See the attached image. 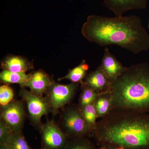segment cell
<instances>
[{
    "label": "cell",
    "mask_w": 149,
    "mask_h": 149,
    "mask_svg": "<svg viewBox=\"0 0 149 149\" xmlns=\"http://www.w3.org/2000/svg\"><path fill=\"white\" fill-rule=\"evenodd\" d=\"M12 130L3 121H0V143H2L8 136L12 133Z\"/></svg>",
    "instance_id": "7402d4cb"
},
{
    "label": "cell",
    "mask_w": 149,
    "mask_h": 149,
    "mask_svg": "<svg viewBox=\"0 0 149 149\" xmlns=\"http://www.w3.org/2000/svg\"><path fill=\"white\" fill-rule=\"evenodd\" d=\"M99 149H117L116 148L114 147L111 146H109L107 145H104L100 146Z\"/></svg>",
    "instance_id": "603a6c76"
},
{
    "label": "cell",
    "mask_w": 149,
    "mask_h": 149,
    "mask_svg": "<svg viewBox=\"0 0 149 149\" xmlns=\"http://www.w3.org/2000/svg\"><path fill=\"white\" fill-rule=\"evenodd\" d=\"M95 102L85 106L80 107L81 113L85 118V121L93 133L97 127V116Z\"/></svg>",
    "instance_id": "ac0fdd59"
},
{
    "label": "cell",
    "mask_w": 149,
    "mask_h": 149,
    "mask_svg": "<svg viewBox=\"0 0 149 149\" xmlns=\"http://www.w3.org/2000/svg\"><path fill=\"white\" fill-rule=\"evenodd\" d=\"M89 65L85 60H83L79 65L71 70L66 75L60 78L59 80L67 79L73 83H80L83 82L87 74Z\"/></svg>",
    "instance_id": "9a60e30c"
},
{
    "label": "cell",
    "mask_w": 149,
    "mask_h": 149,
    "mask_svg": "<svg viewBox=\"0 0 149 149\" xmlns=\"http://www.w3.org/2000/svg\"><path fill=\"white\" fill-rule=\"evenodd\" d=\"M14 97L13 90L7 85L0 87V104L1 106L8 104Z\"/></svg>",
    "instance_id": "44dd1931"
},
{
    "label": "cell",
    "mask_w": 149,
    "mask_h": 149,
    "mask_svg": "<svg viewBox=\"0 0 149 149\" xmlns=\"http://www.w3.org/2000/svg\"><path fill=\"white\" fill-rule=\"evenodd\" d=\"M93 134L100 146L149 149V114L113 110L97 122Z\"/></svg>",
    "instance_id": "7a4b0ae2"
},
{
    "label": "cell",
    "mask_w": 149,
    "mask_h": 149,
    "mask_svg": "<svg viewBox=\"0 0 149 149\" xmlns=\"http://www.w3.org/2000/svg\"><path fill=\"white\" fill-rule=\"evenodd\" d=\"M0 149H8L3 144H0Z\"/></svg>",
    "instance_id": "cb8c5ba5"
},
{
    "label": "cell",
    "mask_w": 149,
    "mask_h": 149,
    "mask_svg": "<svg viewBox=\"0 0 149 149\" xmlns=\"http://www.w3.org/2000/svg\"><path fill=\"white\" fill-rule=\"evenodd\" d=\"M83 37L101 47L116 45L137 54L149 49V35L136 15L109 17L90 15L81 29Z\"/></svg>",
    "instance_id": "6da1fadb"
},
{
    "label": "cell",
    "mask_w": 149,
    "mask_h": 149,
    "mask_svg": "<svg viewBox=\"0 0 149 149\" xmlns=\"http://www.w3.org/2000/svg\"><path fill=\"white\" fill-rule=\"evenodd\" d=\"M112 110L149 113V64L141 63L125 68L111 83Z\"/></svg>",
    "instance_id": "3957f363"
},
{
    "label": "cell",
    "mask_w": 149,
    "mask_h": 149,
    "mask_svg": "<svg viewBox=\"0 0 149 149\" xmlns=\"http://www.w3.org/2000/svg\"><path fill=\"white\" fill-rule=\"evenodd\" d=\"M1 120L8 126L14 133H20L24 123V111L21 102H10L2 106Z\"/></svg>",
    "instance_id": "8992f818"
},
{
    "label": "cell",
    "mask_w": 149,
    "mask_h": 149,
    "mask_svg": "<svg viewBox=\"0 0 149 149\" xmlns=\"http://www.w3.org/2000/svg\"><path fill=\"white\" fill-rule=\"evenodd\" d=\"M148 28H149V21L148 22Z\"/></svg>",
    "instance_id": "d4e9b609"
},
{
    "label": "cell",
    "mask_w": 149,
    "mask_h": 149,
    "mask_svg": "<svg viewBox=\"0 0 149 149\" xmlns=\"http://www.w3.org/2000/svg\"><path fill=\"white\" fill-rule=\"evenodd\" d=\"M83 83L99 94L110 92L111 83L100 65L93 72L87 74Z\"/></svg>",
    "instance_id": "9c48e42d"
},
{
    "label": "cell",
    "mask_w": 149,
    "mask_h": 149,
    "mask_svg": "<svg viewBox=\"0 0 149 149\" xmlns=\"http://www.w3.org/2000/svg\"><path fill=\"white\" fill-rule=\"evenodd\" d=\"M32 77V74H26L25 72H13L3 70L0 74V79L3 83H17L21 85L26 83Z\"/></svg>",
    "instance_id": "2e32d148"
},
{
    "label": "cell",
    "mask_w": 149,
    "mask_h": 149,
    "mask_svg": "<svg viewBox=\"0 0 149 149\" xmlns=\"http://www.w3.org/2000/svg\"><path fill=\"white\" fill-rule=\"evenodd\" d=\"M81 84L82 91L79 101V107L95 102L100 95L93 89L85 85L83 82Z\"/></svg>",
    "instance_id": "d6986e66"
},
{
    "label": "cell",
    "mask_w": 149,
    "mask_h": 149,
    "mask_svg": "<svg viewBox=\"0 0 149 149\" xmlns=\"http://www.w3.org/2000/svg\"></svg>",
    "instance_id": "484cf974"
},
{
    "label": "cell",
    "mask_w": 149,
    "mask_h": 149,
    "mask_svg": "<svg viewBox=\"0 0 149 149\" xmlns=\"http://www.w3.org/2000/svg\"><path fill=\"white\" fill-rule=\"evenodd\" d=\"M98 118H102L112 111L110 92L99 95L95 103Z\"/></svg>",
    "instance_id": "5bb4252c"
},
{
    "label": "cell",
    "mask_w": 149,
    "mask_h": 149,
    "mask_svg": "<svg viewBox=\"0 0 149 149\" xmlns=\"http://www.w3.org/2000/svg\"><path fill=\"white\" fill-rule=\"evenodd\" d=\"M53 83L47 74L40 70L32 74L30 80L20 86L28 87L33 93L41 95L47 92Z\"/></svg>",
    "instance_id": "7c38bea8"
},
{
    "label": "cell",
    "mask_w": 149,
    "mask_h": 149,
    "mask_svg": "<svg viewBox=\"0 0 149 149\" xmlns=\"http://www.w3.org/2000/svg\"><path fill=\"white\" fill-rule=\"evenodd\" d=\"M100 66L111 83L116 80L126 68L111 53L109 48L107 47L105 48Z\"/></svg>",
    "instance_id": "8fae6325"
},
{
    "label": "cell",
    "mask_w": 149,
    "mask_h": 149,
    "mask_svg": "<svg viewBox=\"0 0 149 149\" xmlns=\"http://www.w3.org/2000/svg\"><path fill=\"white\" fill-rule=\"evenodd\" d=\"M104 3L116 16L132 10H143L146 8L148 0H103Z\"/></svg>",
    "instance_id": "30bf717a"
},
{
    "label": "cell",
    "mask_w": 149,
    "mask_h": 149,
    "mask_svg": "<svg viewBox=\"0 0 149 149\" xmlns=\"http://www.w3.org/2000/svg\"><path fill=\"white\" fill-rule=\"evenodd\" d=\"M77 84L61 85L53 83L47 91V101L54 111L62 108L72 99L77 90Z\"/></svg>",
    "instance_id": "5b68a950"
},
{
    "label": "cell",
    "mask_w": 149,
    "mask_h": 149,
    "mask_svg": "<svg viewBox=\"0 0 149 149\" xmlns=\"http://www.w3.org/2000/svg\"><path fill=\"white\" fill-rule=\"evenodd\" d=\"M63 122L67 132L74 139L85 137L93 133L79 107H72L67 110L63 116Z\"/></svg>",
    "instance_id": "277c9868"
},
{
    "label": "cell",
    "mask_w": 149,
    "mask_h": 149,
    "mask_svg": "<svg viewBox=\"0 0 149 149\" xmlns=\"http://www.w3.org/2000/svg\"><path fill=\"white\" fill-rule=\"evenodd\" d=\"M8 149H31L20 133H11L2 143Z\"/></svg>",
    "instance_id": "e0dca14e"
},
{
    "label": "cell",
    "mask_w": 149,
    "mask_h": 149,
    "mask_svg": "<svg viewBox=\"0 0 149 149\" xmlns=\"http://www.w3.org/2000/svg\"><path fill=\"white\" fill-rule=\"evenodd\" d=\"M64 149H96L93 143L85 138H74L67 143Z\"/></svg>",
    "instance_id": "ffe728a7"
},
{
    "label": "cell",
    "mask_w": 149,
    "mask_h": 149,
    "mask_svg": "<svg viewBox=\"0 0 149 149\" xmlns=\"http://www.w3.org/2000/svg\"><path fill=\"white\" fill-rule=\"evenodd\" d=\"M2 68L4 70L13 72H25L32 68L27 59L19 56H9L3 60Z\"/></svg>",
    "instance_id": "4fadbf2b"
},
{
    "label": "cell",
    "mask_w": 149,
    "mask_h": 149,
    "mask_svg": "<svg viewBox=\"0 0 149 149\" xmlns=\"http://www.w3.org/2000/svg\"><path fill=\"white\" fill-rule=\"evenodd\" d=\"M42 136L47 149H62L67 143L66 136L52 121L47 123L42 127Z\"/></svg>",
    "instance_id": "ba28073f"
},
{
    "label": "cell",
    "mask_w": 149,
    "mask_h": 149,
    "mask_svg": "<svg viewBox=\"0 0 149 149\" xmlns=\"http://www.w3.org/2000/svg\"><path fill=\"white\" fill-rule=\"evenodd\" d=\"M20 95L26 102L31 120L39 123L43 116L47 114L50 107L47 101L31 91L21 89Z\"/></svg>",
    "instance_id": "52a82bcc"
}]
</instances>
